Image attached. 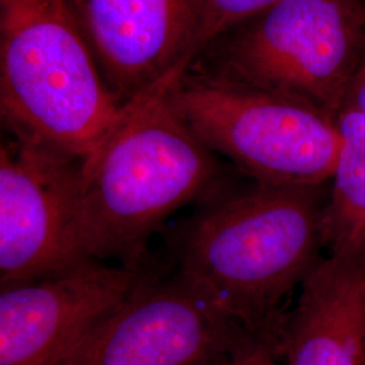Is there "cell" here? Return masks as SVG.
Here are the masks:
<instances>
[{
	"label": "cell",
	"mask_w": 365,
	"mask_h": 365,
	"mask_svg": "<svg viewBox=\"0 0 365 365\" xmlns=\"http://www.w3.org/2000/svg\"><path fill=\"white\" fill-rule=\"evenodd\" d=\"M324 185L255 182L244 191L217 192L182 226L175 274L282 346V304L327 247Z\"/></svg>",
	"instance_id": "cell-1"
},
{
	"label": "cell",
	"mask_w": 365,
	"mask_h": 365,
	"mask_svg": "<svg viewBox=\"0 0 365 365\" xmlns=\"http://www.w3.org/2000/svg\"><path fill=\"white\" fill-rule=\"evenodd\" d=\"M170 78L123 106L80 163L78 226L90 260L144 268L150 238L192 200L225 190L218 157L173 103Z\"/></svg>",
	"instance_id": "cell-2"
},
{
	"label": "cell",
	"mask_w": 365,
	"mask_h": 365,
	"mask_svg": "<svg viewBox=\"0 0 365 365\" xmlns=\"http://www.w3.org/2000/svg\"><path fill=\"white\" fill-rule=\"evenodd\" d=\"M122 108L68 0H0V113L11 137L83 161Z\"/></svg>",
	"instance_id": "cell-3"
},
{
	"label": "cell",
	"mask_w": 365,
	"mask_h": 365,
	"mask_svg": "<svg viewBox=\"0 0 365 365\" xmlns=\"http://www.w3.org/2000/svg\"><path fill=\"white\" fill-rule=\"evenodd\" d=\"M364 61V0H279L211 42L192 66L334 119Z\"/></svg>",
	"instance_id": "cell-4"
},
{
	"label": "cell",
	"mask_w": 365,
	"mask_h": 365,
	"mask_svg": "<svg viewBox=\"0 0 365 365\" xmlns=\"http://www.w3.org/2000/svg\"><path fill=\"white\" fill-rule=\"evenodd\" d=\"M170 96L199 138L255 182H330L341 140L334 119L313 106L195 66Z\"/></svg>",
	"instance_id": "cell-5"
},
{
	"label": "cell",
	"mask_w": 365,
	"mask_h": 365,
	"mask_svg": "<svg viewBox=\"0 0 365 365\" xmlns=\"http://www.w3.org/2000/svg\"><path fill=\"white\" fill-rule=\"evenodd\" d=\"M264 339L173 274L146 272L58 365H221Z\"/></svg>",
	"instance_id": "cell-6"
},
{
	"label": "cell",
	"mask_w": 365,
	"mask_h": 365,
	"mask_svg": "<svg viewBox=\"0 0 365 365\" xmlns=\"http://www.w3.org/2000/svg\"><path fill=\"white\" fill-rule=\"evenodd\" d=\"M80 163L9 137L0 148V288L90 261L78 226Z\"/></svg>",
	"instance_id": "cell-7"
},
{
	"label": "cell",
	"mask_w": 365,
	"mask_h": 365,
	"mask_svg": "<svg viewBox=\"0 0 365 365\" xmlns=\"http://www.w3.org/2000/svg\"><path fill=\"white\" fill-rule=\"evenodd\" d=\"M106 84L128 105L195 61L205 0H68Z\"/></svg>",
	"instance_id": "cell-8"
},
{
	"label": "cell",
	"mask_w": 365,
	"mask_h": 365,
	"mask_svg": "<svg viewBox=\"0 0 365 365\" xmlns=\"http://www.w3.org/2000/svg\"><path fill=\"white\" fill-rule=\"evenodd\" d=\"M144 268L90 260L0 292V365H58L126 299Z\"/></svg>",
	"instance_id": "cell-9"
},
{
	"label": "cell",
	"mask_w": 365,
	"mask_h": 365,
	"mask_svg": "<svg viewBox=\"0 0 365 365\" xmlns=\"http://www.w3.org/2000/svg\"><path fill=\"white\" fill-rule=\"evenodd\" d=\"M299 289L282 365H365V235L330 247Z\"/></svg>",
	"instance_id": "cell-10"
},
{
	"label": "cell",
	"mask_w": 365,
	"mask_h": 365,
	"mask_svg": "<svg viewBox=\"0 0 365 365\" xmlns=\"http://www.w3.org/2000/svg\"><path fill=\"white\" fill-rule=\"evenodd\" d=\"M324 209L325 245L365 235V155L341 145Z\"/></svg>",
	"instance_id": "cell-11"
},
{
	"label": "cell",
	"mask_w": 365,
	"mask_h": 365,
	"mask_svg": "<svg viewBox=\"0 0 365 365\" xmlns=\"http://www.w3.org/2000/svg\"><path fill=\"white\" fill-rule=\"evenodd\" d=\"M279 0H205L195 61L222 34L262 13ZM194 61V63H195Z\"/></svg>",
	"instance_id": "cell-12"
},
{
	"label": "cell",
	"mask_w": 365,
	"mask_h": 365,
	"mask_svg": "<svg viewBox=\"0 0 365 365\" xmlns=\"http://www.w3.org/2000/svg\"><path fill=\"white\" fill-rule=\"evenodd\" d=\"M341 145L365 155V110L342 107L334 117Z\"/></svg>",
	"instance_id": "cell-13"
},
{
	"label": "cell",
	"mask_w": 365,
	"mask_h": 365,
	"mask_svg": "<svg viewBox=\"0 0 365 365\" xmlns=\"http://www.w3.org/2000/svg\"><path fill=\"white\" fill-rule=\"evenodd\" d=\"M279 357H282L280 348L262 345L221 365H282L279 363Z\"/></svg>",
	"instance_id": "cell-14"
},
{
	"label": "cell",
	"mask_w": 365,
	"mask_h": 365,
	"mask_svg": "<svg viewBox=\"0 0 365 365\" xmlns=\"http://www.w3.org/2000/svg\"><path fill=\"white\" fill-rule=\"evenodd\" d=\"M342 107H354V108L365 110V61L359 69L356 78H353L351 88L346 93Z\"/></svg>",
	"instance_id": "cell-15"
}]
</instances>
